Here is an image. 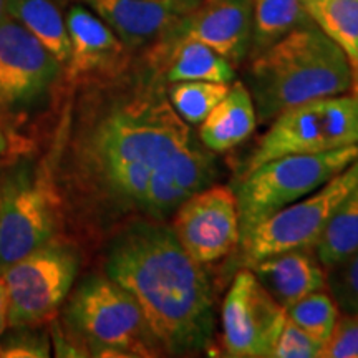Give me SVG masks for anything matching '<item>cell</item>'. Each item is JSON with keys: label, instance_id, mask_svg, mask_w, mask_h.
<instances>
[{"label": "cell", "instance_id": "15", "mask_svg": "<svg viewBox=\"0 0 358 358\" xmlns=\"http://www.w3.org/2000/svg\"><path fill=\"white\" fill-rule=\"evenodd\" d=\"M110 27L127 48L159 42L199 0H75Z\"/></svg>", "mask_w": 358, "mask_h": 358}, {"label": "cell", "instance_id": "29", "mask_svg": "<svg viewBox=\"0 0 358 358\" xmlns=\"http://www.w3.org/2000/svg\"><path fill=\"white\" fill-rule=\"evenodd\" d=\"M8 327V294L7 285L0 275V335L6 332Z\"/></svg>", "mask_w": 358, "mask_h": 358}, {"label": "cell", "instance_id": "17", "mask_svg": "<svg viewBox=\"0 0 358 358\" xmlns=\"http://www.w3.org/2000/svg\"><path fill=\"white\" fill-rule=\"evenodd\" d=\"M166 80L174 82H217L231 85L236 80L234 65L208 45L194 40L158 42L150 57Z\"/></svg>", "mask_w": 358, "mask_h": 358}, {"label": "cell", "instance_id": "21", "mask_svg": "<svg viewBox=\"0 0 358 358\" xmlns=\"http://www.w3.org/2000/svg\"><path fill=\"white\" fill-rule=\"evenodd\" d=\"M312 24L302 0H252L250 57L267 50L299 27Z\"/></svg>", "mask_w": 358, "mask_h": 358}, {"label": "cell", "instance_id": "3", "mask_svg": "<svg viewBox=\"0 0 358 358\" xmlns=\"http://www.w3.org/2000/svg\"><path fill=\"white\" fill-rule=\"evenodd\" d=\"M259 122L282 111L355 88L350 60L315 24H308L252 57L248 85Z\"/></svg>", "mask_w": 358, "mask_h": 358}, {"label": "cell", "instance_id": "23", "mask_svg": "<svg viewBox=\"0 0 358 358\" xmlns=\"http://www.w3.org/2000/svg\"><path fill=\"white\" fill-rule=\"evenodd\" d=\"M231 85L217 82H174L166 87L168 100L182 122L201 124L214 106L226 96Z\"/></svg>", "mask_w": 358, "mask_h": 358}, {"label": "cell", "instance_id": "27", "mask_svg": "<svg viewBox=\"0 0 358 358\" xmlns=\"http://www.w3.org/2000/svg\"><path fill=\"white\" fill-rule=\"evenodd\" d=\"M322 347L320 342L287 319L275 340L271 358H320Z\"/></svg>", "mask_w": 358, "mask_h": 358}, {"label": "cell", "instance_id": "28", "mask_svg": "<svg viewBox=\"0 0 358 358\" xmlns=\"http://www.w3.org/2000/svg\"><path fill=\"white\" fill-rule=\"evenodd\" d=\"M320 358H358V313L338 315Z\"/></svg>", "mask_w": 358, "mask_h": 358}, {"label": "cell", "instance_id": "25", "mask_svg": "<svg viewBox=\"0 0 358 358\" xmlns=\"http://www.w3.org/2000/svg\"><path fill=\"white\" fill-rule=\"evenodd\" d=\"M327 287L338 310L358 313V249L342 264L327 271Z\"/></svg>", "mask_w": 358, "mask_h": 358}, {"label": "cell", "instance_id": "14", "mask_svg": "<svg viewBox=\"0 0 358 358\" xmlns=\"http://www.w3.org/2000/svg\"><path fill=\"white\" fill-rule=\"evenodd\" d=\"M70 55L64 70L75 83L111 78L127 70V45L83 3H73L65 17Z\"/></svg>", "mask_w": 358, "mask_h": 358}, {"label": "cell", "instance_id": "20", "mask_svg": "<svg viewBox=\"0 0 358 358\" xmlns=\"http://www.w3.org/2000/svg\"><path fill=\"white\" fill-rule=\"evenodd\" d=\"M310 20L345 52L358 92V0H302Z\"/></svg>", "mask_w": 358, "mask_h": 358}, {"label": "cell", "instance_id": "11", "mask_svg": "<svg viewBox=\"0 0 358 358\" xmlns=\"http://www.w3.org/2000/svg\"><path fill=\"white\" fill-rule=\"evenodd\" d=\"M191 257L213 264L239 245V213L234 189L209 185L182 201L169 224Z\"/></svg>", "mask_w": 358, "mask_h": 358}, {"label": "cell", "instance_id": "12", "mask_svg": "<svg viewBox=\"0 0 358 358\" xmlns=\"http://www.w3.org/2000/svg\"><path fill=\"white\" fill-rule=\"evenodd\" d=\"M64 65L24 25L6 17L0 24V105L19 106L50 90Z\"/></svg>", "mask_w": 358, "mask_h": 358}, {"label": "cell", "instance_id": "18", "mask_svg": "<svg viewBox=\"0 0 358 358\" xmlns=\"http://www.w3.org/2000/svg\"><path fill=\"white\" fill-rule=\"evenodd\" d=\"M256 127V106L249 88L243 82H232L226 96L201 123L198 136L213 153H224L248 140Z\"/></svg>", "mask_w": 358, "mask_h": 358}, {"label": "cell", "instance_id": "6", "mask_svg": "<svg viewBox=\"0 0 358 358\" xmlns=\"http://www.w3.org/2000/svg\"><path fill=\"white\" fill-rule=\"evenodd\" d=\"M353 145H358V92L315 98L272 120L243 174L284 155L324 153Z\"/></svg>", "mask_w": 358, "mask_h": 358}, {"label": "cell", "instance_id": "16", "mask_svg": "<svg viewBox=\"0 0 358 358\" xmlns=\"http://www.w3.org/2000/svg\"><path fill=\"white\" fill-rule=\"evenodd\" d=\"M249 268L284 308L327 287V271L312 248L274 254L254 262Z\"/></svg>", "mask_w": 358, "mask_h": 358}, {"label": "cell", "instance_id": "10", "mask_svg": "<svg viewBox=\"0 0 358 358\" xmlns=\"http://www.w3.org/2000/svg\"><path fill=\"white\" fill-rule=\"evenodd\" d=\"M287 312L250 268L237 272L221 308L224 355L271 358Z\"/></svg>", "mask_w": 358, "mask_h": 358}, {"label": "cell", "instance_id": "19", "mask_svg": "<svg viewBox=\"0 0 358 358\" xmlns=\"http://www.w3.org/2000/svg\"><path fill=\"white\" fill-rule=\"evenodd\" d=\"M7 15L24 25L53 53L62 65L70 55L65 17L53 0H6Z\"/></svg>", "mask_w": 358, "mask_h": 358}, {"label": "cell", "instance_id": "30", "mask_svg": "<svg viewBox=\"0 0 358 358\" xmlns=\"http://www.w3.org/2000/svg\"><path fill=\"white\" fill-rule=\"evenodd\" d=\"M7 17V8H6V0H0V24Z\"/></svg>", "mask_w": 358, "mask_h": 358}, {"label": "cell", "instance_id": "7", "mask_svg": "<svg viewBox=\"0 0 358 358\" xmlns=\"http://www.w3.org/2000/svg\"><path fill=\"white\" fill-rule=\"evenodd\" d=\"M80 254L53 237L2 274L8 294V327H35L55 315L77 279Z\"/></svg>", "mask_w": 358, "mask_h": 358}, {"label": "cell", "instance_id": "22", "mask_svg": "<svg viewBox=\"0 0 358 358\" xmlns=\"http://www.w3.org/2000/svg\"><path fill=\"white\" fill-rule=\"evenodd\" d=\"M358 249V186L348 192L322 231L313 252L325 271L338 266Z\"/></svg>", "mask_w": 358, "mask_h": 358}, {"label": "cell", "instance_id": "13", "mask_svg": "<svg viewBox=\"0 0 358 358\" xmlns=\"http://www.w3.org/2000/svg\"><path fill=\"white\" fill-rule=\"evenodd\" d=\"M250 38L252 0H206L187 12L159 42L194 40L237 65L249 55Z\"/></svg>", "mask_w": 358, "mask_h": 358}, {"label": "cell", "instance_id": "26", "mask_svg": "<svg viewBox=\"0 0 358 358\" xmlns=\"http://www.w3.org/2000/svg\"><path fill=\"white\" fill-rule=\"evenodd\" d=\"M50 338L34 327H15L13 332L0 335L2 358H47L50 357Z\"/></svg>", "mask_w": 358, "mask_h": 358}, {"label": "cell", "instance_id": "2", "mask_svg": "<svg viewBox=\"0 0 358 358\" xmlns=\"http://www.w3.org/2000/svg\"><path fill=\"white\" fill-rule=\"evenodd\" d=\"M105 272L140 303L161 350L203 353L214 334V294L204 264L186 252L164 221H129L111 237Z\"/></svg>", "mask_w": 358, "mask_h": 358}, {"label": "cell", "instance_id": "24", "mask_svg": "<svg viewBox=\"0 0 358 358\" xmlns=\"http://www.w3.org/2000/svg\"><path fill=\"white\" fill-rule=\"evenodd\" d=\"M287 319L320 342L322 345L329 340L338 319V306L334 297L324 290H317L306 295L292 306L285 308Z\"/></svg>", "mask_w": 358, "mask_h": 358}, {"label": "cell", "instance_id": "5", "mask_svg": "<svg viewBox=\"0 0 358 358\" xmlns=\"http://www.w3.org/2000/svg\"><path fill=\"white\" fill-rule=\"evenodd\" d=\"M357 158L358 145H353L324 153L284 155L243 174L234 191L241 241L257 224L319 189Z\"/></svg>", "mask_w": 358, "mask_h": 358}, {"label": "cell", "instance_id": "8", "mask_svg": "<svg viewBox=\"0 0 358 358\" xmlns=\"http://www.w3.org/2000/svg\"><path fill=\"white\" fill-rule=\"evenodd\" d=\"M62 203L50 174L22 168L0 187V275L57 234Z\"/></svg>", "mask_w": 358, "mask_h": 358}, {"label": "cell", "instance_id": "4", "mask_svg": "<svg viewBox=\"0 0 358 358\" xmlns=\"http://www.w3.org/2000/svg\"><path fill=\"white\" fill-rule=\"evenodd\" d=\"M65 327L95 357H156L158 340L136 299L108 275H90L71 292Z\"/></svg>", "mask_w": 358, "mask_h": 358}, {"label": "cell", "instance_id": "9", "mask_svg": "<svg viewBox=\"0 0 358 358\" xmlns=\"http://www.w3.org/2000/svg\"><path fill=\"white\" fill-rule=\"evenodd\" d=\"M357 186L358 158L319 189L257 224L239 243L243 262L250 267L261 259L285 250L313 249L335 209Z\"/></svg>", "mask_w": 358, "mask_h": 358}, {"label": "cell", "instance_id": "1", "mask_svg": "<svg viewBox=\"0 0 358 358\" xmlns=\"http://www.w3.org/2000/svg\"><path fill=\"white\" fill-rule=\"evenodd\" d=\"M123 71L95 80L96 88L82 98L70 140V185L101 221H166L213 185L217 159L174 111L156 66L124 80Z\"/></svg>", "mask_w": 358, "mask_h": 358}]
</instances>
